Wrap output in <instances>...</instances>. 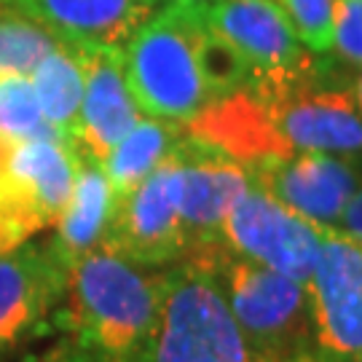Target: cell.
I'll list each match as a JSON object with an SVG mask.
<instances>
[{"label":"cell","mask_w":362,"mask_h":362,"mask_svg":"<svg viewBox=\"0 0 362 362\" xmlns=\"http://www.w3.org/2000/svg\"><path fill=\"white\" fill-rule=\"evenodd\" d=\"M177 158L182 172L180 226L185 252H191L223 239V223L252 180L239 161L188 129H182L177 140Z\"/></svg>","instance_id":"cell-12"},{"label":"cell","mask_w":362,"mask_h":362,"mask_svg":"<svg viewBox=\"0 0 362 362\" xmlns=\"http://www.w3.org/2000/svg\"><path fill=\"white\" fill-rule=\"evenodd\" d=\"M0 3H3L6 8H13V6H16V0H0Z\"/></svg>","instance_id":"cell-27"},{"label":"cell","mask_w":362,"mask_h":362,"mask_svg":"<svg viewBox=\"0 0 362 362\" xmlns=\"http://www.w3.org/2000/svg\"><path fill=\"white\" fill-rule=\"evenodd\" d=\"M76 148L59 137H30L0 169V252L25 245L59 218L76 182Z\"/></svg>","instance_id":"cell-6"},{"label":"cell","mask_w":362,"mask_h":362,"mask_svg":"<svg viewBox=\"0 0 362 362\" xmlns=\"http://www.w3.org/2000/svg\"><path fill=\"white\" fill-rule=\"evenodd\" d=\"M252 185L311 226L336 231L362 188V153H287L247 169Z\"/></svg>","instance_id":"cell-9"},{"label":"cell","mask_w":362,"mask_h":362,"mask_svg":"<svg viewBox=\"0 0 362 362\" xmlns=\"http://www.w3.org/2000/svg\"><path fill=\"white\" fill-rule=\"evenodd\" d=\"M360 362H362V360H360Z\"/></svg>","instance_id":"cell-28"},{"label":"cell","mask_w":362,"mask_h":362,"mask_svg":"<svg viewBox=\"0 0 362 362\" xmlns=\"http://www.w3.org/2000/svg\"><path fill=\"white\" fill-rule=\"evenodd\" d=\"M33 89L38 94L40 110L49 129L73 145L78 134V116L83 100V73L76 59L73 46L57 43L30 73Z\"/></svg>","instance_id":"cell-17"},{"label":"cell","mask_w":362,"mask_h":362,"mask_svg":"<svg viewBox=\"0 0 362 362\" xmlns=\"http://www.w3.org/2000/svg\"><path fill=\"white\" fill-rule=\"evenodd\" d=\"M164 0H16L11 11L38 22L70 46L124 49Z\"/></svg>","instance_id":"cell-15"},{"label":"cell","mask_w":362,"mask_h":362,"mask_svg":"<svg viewBox=\"0 0 362 362\" xmlns=\"http://www.w3.org/2000/svg\"><path fill=\"white\" fill-rule=\"evenodd\" d=\"M164 3H180V6H196V8H204L212 0H164Z\"/></svg>","instance_id":"cell-26"},{"label":"cell","mask_w":362,"mask_h":362,"mask_svg":"<svg viewBox=\"0 0 362 362\" xmlns=\"http://www.w3.org/2000/svg\"><path fill=\"white\" fill-rule=\"evenodd\" d=\"M207 269L258 362H285L314 349L306 285L233 252L223 239L185 252Z\"/></svg>","instance_id":"cell-2"},{"label":"cell","mask_w":362,"mask_h":362,"mask_svg":"<svg viewBox=\"0 0 362 362\" xmlns=\"http://www.w3.org/2000/svg\"><path fill=\"white\" fill-rule=\"evenodd\" d=\"M116 207L118 196L105 177L103 167L81 158L70 199L59 212V218L54 220L57 231L49 242L62 263L73 266L86 252L103 247L110 223L116 218Z\"/></svg>","instance_id":"cell-16"},{"label":"cell","mask_w":362,"mask_h":362,"mask_svg":"<svg viewBox=\"0 0 362 362\" xmlns=\"http://www.w3.org/2000/svg\"><path fill=\"white\" fill-rule=\"evenodd\" d=\"M70 266L52 245H19L0 252V357L43 333L57 317Z\"/></svg>","instance_id":"cell-11"},{"label":"cell","mask_w":362,"mask_h":362,"mask_svg":"<svg viewBox=\"0 0 362 362\" xmlns=\"http://www.w3.org/2000/svg\"><path fill=\"white\" fill-rule=\"evenodd\" d=\"M137 362H258L215 276L191 258L164 272L151 338Z\"/></svg>","instance_id":"cell-4"},{"label":"cell","mask_w":362,"mask_h":362,"mask_svg":"<svg viewBox=\"0 0 362 362\" xmlns=\"http://www.w3.org/2000/svg\"><path fill=\"white\" fill-rule=\"evenodd\" d=\"M293 25L303 49L314 57H330L336 0H274Z\"/></svg>","instance_id":"cell-21"},{"label":"cell","mask_w":362,"mask_h":362,"mask_svg":"<svg viewBox=\"0 0 362 362\" xmlns=\"http://www.w3.org/2000/svg\"><path fill=\"white\" fill-rule=\"evenodd\" d=\"M180 194L182 172L175 145L172 153L132 194L118 199L116 218L103 247L151 269L182 260L185 239L180 226Z\"/></svg>","instance_id":"cell-8"},{"label":"cell","mask_w":362,"mask_h":362,"mask_svg":"<svg viewBox=\"0 0 362 362\" xmlns=\"http://www.w3.org/2000/svg\"><path fill=\"white\" fill-rule=\"evenodd\" d=\"M180 134L182 124H172V121H161V118L148 116L134 124V129L103 161L105 177L113 185L118 199L132 194L172 153Z\"/></svg>","instance_id":"cell-18"},{"label":"cell","mask_w":362,"mask_h":362,"mask_svg":"<svg viewBox=\"0 0 362 362\" xmlns=\"http://www.w3.org/2000/svg\"><path fill=\"white\" fill-rule=\"evenodd\" d=\"M59 40L22 13H0V81L27 76Z\"/></svg>","instance_id":"cell-19"},{"label":"cell","mask_w":362,"mask_h":362,"mask_svg":"<svg viewBox=\"0 0 362 362\" xmlns=\"http://www.w3.org/2000/svg\"><path fill=\"white\" fill-rule=\"evenodd\" d=\"M314 59L287 73L250 76L247 86L287 153H362V113L351 89Z\"/></svg>","instance_id":"cell-5"},{"label":"cell","mask_w":362,"mask_h":362,"mask_svg":"<svg viewBox=\"0 0 362 362\" xmlns=\"http://www.w3.org/2000/svg\"><path fill=\"white\" fill-rule=\"evenodd\" d=\"M43 362H100V360H94L86 349H81L76 341L65 338V341H62V344H59V346H57Z\"/></svg>","instance_id":"cell-24"},{"label":"cell","mask_w":362,"mask_h":362,"mask_svg":"<svg viewBox=\"0 0 362 362\" xmlns=\"http://www.w3.org/2000/svg\"><path fill=\"white\" fill-rule=\"evenodd\" d=\"M0 134L11 143L54 134L43 118L33 81L27 76H13L0 81Z\"/></svg>","instance_id":"cell-20"},{"label":"cell","mask_w":362,"mask_h":362,"mask_svg":"<svg viewBox=\"0 0 362 362\" xmlns=\"http://www.w3.org/2000/svg\"><path fill=\"white\" fill-rule=\"evenodd\" d=\"M73 52L83 73V100L73 148L78 158L103 167L110 151L134 129L143 110L129 89L121 49L73 46Z\"/></svg>","instance_id":"cell-13"},{"label":"cell","mask_w":362,"mask_h":362,"mask_svg":"<svg viewBox=\"0 0 362 362\" xmlns=\"http://www.w3.org/2000/svg\"><path fill=\"white\" fill-rule=\"evenodd\" d=\"M336 231L344 233L346 239H351L354 245L362 247V188L351 196V202L346 204L344 215H341V220H338Z\"/></svg>","instance_id":"cell-23"},{"label":"cell","mask_w":362,"mask_h":362,"mask_svg":"<svg viewBox=\"0 0 362 362\" xmlns=\"http://www.w3.org/2000/svg\"><path fill=\"white\" fill-rule=\"evenodd\" d=\"M202 8L169 3L121 49L127 81L145 116L191 124L212 100L199 65Z\"/></svg>","instance_id":"cell-3"},{"label":"cell","mask_w":362,"mask_h":362,"mask_svg":"<svg viewBox=\"0 0 362 362\" xmlns=\"http://www.w3.org/2000/svg\"><path fill=\"white\" fill-rule=\"evenodd\" d=\"M351 97H354V103H357V107H360L362 113V67L354 73V83H351Z\"/></svg>","instance_id":"cell-25"},{"label":"cell","mask_w":362,"mask_h":362,"mask_svg":"<svg viewBox=\"0 0 362 362\" xmlns=\"http://www.w3.org/2000/svg\"><path fill=\"white\" fill-rule=\"evenodd\" d=\"M314 351L322 362L362 360V247L325 231L306 285Z\"/></svg>","instance_id":"cell-7"},{"label":"cell","mask_w":362,"mask_h":362,"mask_svg":"<svg viewBox=\"0 0 362 362\" xmlns=\"http://www.w3.org/2000/svg\"><path fill=\"white\" fill-rule=\"evenodd\" d=\"M223 242L298 285H309L322 228L298 218L263 188L250 185L223 223Z\"/></svg>","instance_id":"cell-10"},{"label":"cell","mask_w":362,"mask_h":362,"mask_svg":"<svg viewBox=\"0 0 362 362\" xmlns=\"http://www.w3.org/2000/svg\"><path fill=\"white\" fill-rule=\"evenodd\" d=\"M202 19L242 54L252 76L287 73L314 59L274 0H212Z\"/></svg>","instance_id":"cell-14"},{"label":"cell","mask_w":362,"mask_h":362,"mask_svg":"<svg viewBox=\"0 0 362 362\" xmlns=\"http://www.w3.org/2000/svg\"><path fill=\"white\" fill-rule=\"evenodd\" d=\"M164 272L97 247L70 266L54 322L100 362H137L158 317Z\"/></svg>","instance_id":"cell-1"},{"label":"cell","mask_w":362,"mask_h":362,"mask_svg":"<svg viewBox=\"0 0 362 362\" xmlns=\"http://www.w3.org/2000/svg\"><path fill=\"white\" fill-rule=\"evenodd\" d=\"M330 54L344 65L362 67V0H336Z\"/></svg>","instance_id":"cell-22"}]
</instances>
